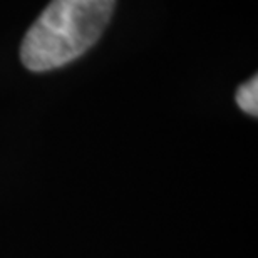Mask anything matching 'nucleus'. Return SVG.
<instances>
[{
  "label": "nucleus",
  "mask_w": 258,
  "mask_h": 258,
  "mask_svg": "<svg viewBox=\"0 0 258 258\" xmlns=\"http://www.w3.org/2000/svg\"><path fill=\"white\" fill-rule=\"evenodd\" d=\"M236 104L245 111L246 114L256 116L258 114V79L256 76L241 84L236 91Z\"/></svg>",
  "instance_id": "obj_2"
},
{
  "label": "nucleus",
  "mask_w": 258,
  "mask_h": 258,
  "mask_svg": "<svg viewBox=\"0 0 258 258\" xmlns=\"http://www.w3.org/2000/svg\"><path fill=\"white\" fill-rule=\"evenodd\" d=\"M116 0H50L27 30L20 60L45 72L72 62L89 50L109 24Z\"/></svg>",
  "instance_id": "obj_1"
}]
</instances>
